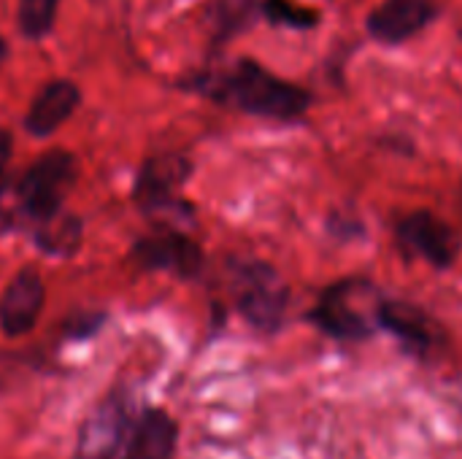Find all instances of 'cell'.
I'll use <instances>...</instances> for the list:
<instances>
[{"mask_svg": "<svg viewBox=\"0 0 462 459\" xmlns=\"http://www.w3.org/2000/svg\"><path fill=\"white\" fill-rule=\"evenodd\" d=\"M46 289L35 271H19L0 298V327L5 335L16 338L35 327L43 311Z\"/></svg>", "mask_w": 462, "mask_h": 459, "instance_id": "cell-10", "label": "cell"}, {"mask_svg": "<svg viewBox=\"0 0 462 459\" xmlns=\"http://www.w3.org/2000/svg\"><path fill=\"white\" fill-rule=\"evenodd\" d=\"M395 241L409 257H420L436 271H447L462 252L460 233L439 214L417 208L395 222Z\"/></svg>", "mask_w": 462, "mask_h": 459, "instance_id": "cell-5", "label": "cell"}, {"mask_svg": "<svg viewBox=\"0 0 462 459\" xmlns=\"http://www.w3.org/2000/svg\"><path fill=\"white\" fill-rule=\"evenodd\" d=\"M81 103V92L73 81L68 78H54L49 81L32 100L27 116H24V127L30 135L35 138H46L51 135L57 127H62L70 114L79 108Z\"/></svg>", "mask_w": 462, "mask_h": 459, "instance_id": "cell-12", "label": "cell"}, {"mask_svg": "<svg viewBox=\"0 0 462 459\" xmlns=\"http://www.w3.org/2000/svg\"><path fill=\"white\" fill-rule=\"evenodd\" d=\"M0 54H3V43H0Z\"/></svg>", "mask_w": 462, "mask_h": 459, "instance_id": "cell-20", "label": "cell"}, {"mask_svg": "<svg viewBox=\"0 0 462 459\" xmlns=\"http://www.w3.org/2000/svg\"><path fill=\"white\" fill-rule=\"evenodd\" d=\"M384 295L371 279L346 276L328 284L306 319L338 344H360L379 333V311Z\"/></svg>", "mask_w": 462, "mask_h": 459, "instance_id": "cell-2", "label": "cell"}, {"mask_svg": "<svg viewBox=\"0 0 462 459\" xmlns=\"http://www.w3.org/2000/svg\"><path fill=\"white\" fill-rule=\"evenodd\" d=\"M254 11H257L254 0H217L211 8V16H214L219 32L230 35V32L252 24V19L257 16Z\"/></svg>", "mask_w": 462, "mask_h": 459, "instance_id": "cell-16", "label": "cell"}, {"mask_svg": "<svg viewBox=\"0 0 462 459\" xmlns=\"http://www.w3.org/2000/svg\"><path fill=\"white\" fill-rule=\"evenodd\" d=\"M230 289H233L236 311L257 333H279L287 325L290 284L271 262L263 260L236 262Z\"/></svg>", "mask_w": 462, "mask_h": 459, "instance_id": "cell-3", "label": "cell"}, {"mask_svg": "<svg viewBox=\"0 0 462 459\" xmlns=\"http://www.w3.org/2000/svg\"><path fill=\"white\" fill-rule=\"evenodd\" d=\"M179 446V425L162 409L146 411L133 427L125 459H173Z\"/></svg>", "mask_w": 462, "mask_h": 459, "instance_id": "cell-13", "label": "cell"}, {"mask_svg": "<svg viewBox=\"0 0 462 459\" xmlns=\"http://www.w3.org/2000/svg\"><path fill=\"white\" fill-rule=\"evenodd\" d=\"M11 149H14L11 133L8 130H0V176H3V170H5V165L11 160Z\"/></svg>", "mask_w": 462, "mask_h": 459, "instance_id": "cell-18", "label": "cell"}, {"mask_svg": "<svg viewBox=\"0 0 462 459\" xmlns=\"http://www.w3.org/2000/svg\"><path fill=\"white\" fill-rule=\"evenodd\" d=\"M127 430V409L119 398L106 400L92 417L84 422L79 436L76 459H114L125 441Z\"/></svg>", "mask_w": 462, "mask_h": 459, "instance_id": "cell-11", "label": "cell"}, {"mask_svg": "<svg viewBox=\"0 0 462 459\" xmlns=\"http://www.w3.org/2000/svg\"><path fill=\"white\" fill-rule=\"evenodd\" d=\"M379 330L390 333L401 349L417 360H430L447 344L444 325L420 303L384 298L379 311Z\"/></svg>", "mask_w": 462, "mask_h": 459, "instance_id": "cell-6", "label": "cell"}, {"mask_svg": "<svg viewBox=\"0 0 462 459\" xmlns=\"http://www.w3.org/2000/svg\"><path fill=\"white\" fill-rule=\"evenodd\" d=\"M192 173V162L181 154H160L143 162L138 181H135V200L146 214H168L173 208L189 211L176 192L187 184Z\"/></svg>", "mask_w": 462, "mask_h": 459, "instance_id": "cell-7", "label": "cell"}, {"mask_svg": "<svg viewBox=\"0 0 462 459\" xmlns=\"http://www.w3.org/2000/svg\"><path fill=\"white\" fill-rule=\"evenodd\" d=\"M81 238V225L73 216H54L41 225L38 230V246L46 249L49 254H70L79 246Z\"/></svg>", "mask_w": 462, "mask_h": 459, "instance_id": "cell-14", "label": "cell"}, {"mask_svg": "<svg viewBox=\"0 0 462 459\" xmlns=\"http://www.w3.org/2000/svg\"><path fill=\"white\" fill-rule=\"evenodd\" d=\"M57 5L60 0H19L16 5V24L24 38H43L54 19H57Z\"/></svg>", "mask_w": 462, "mask_h": 459, "instance_id": "cell-15", "label": "cell"}, {"mask_svg": "<svg viewBox=\"0 0 462 459\" xmlns=\"http://www.w3.org/2000/svg\"><path fill=\"white\" fill-rule=\"evenodd\" d=\"M211 95L219 103L233 106L244 114L279 122L300 119L311 106V95L303 87L279 78L276 73L265 70L252 60H241L230 70H225L214 81Z\"/></svg>", "mask_w": 462, "mask_h": 459, "instance_id": "cell-1", "label": "cell"}, {"mask_svg": "<svg viewBox=\"0 0 462 459\" xmlns=\"http://www.w3.org/2000/svg\"><path fill=\"white\" fill-rule=\"evenodd\" d=\"M133 260L146 271H165L181 279H192L203 268V249L184 233L165 230L160 235L141 238L133 249Z\"/></svg>", "mask_w": 462, "mask_h": 459, "instance_id": "cell-8", "label": "cell"}, {"mask_svg": "<svg viewBox=\"0 0 462 459\" xmlns=\"http://www.w3.org/2000/svg\"><path fill=\"white\" fill-rule=\"evenodd\" d=\"M76 170H79L76 157L62 149L46 151L41 160H35L24 170V176L16 187L24 214L38 225L60 216V206H62L70 184L76 181Z\"/></svg>", "mask_w": 462, "mask_h": 459, "instance_id": "cell-4", "label": "cell"}, {"mask_svg": "<svg viewBox=\"0 0 462 459\" xmlns=\"http://www.w3.org/2000/svg\"><path fill=\"white\" fill-rule=\"evenodd\" d=\"M433 0H384L368 14V32L382 43H403L436 19Z\"/></svg>", "mask_w": 462, "mask_h": 459, "instance_id": "cell-9", "label": "cell"}, {"mask_svg": "<svg viewBox=\"0 0 462 459\" xmlns=\"http://www.w3.org/2000/svg\"><path fill=\"white\" fill-rule=\"evenodd\" d=\"M265 11L271 19L282 22V24H292V27H309L317 22V11H309V8H298L287 0H268L265 3Z\"/></svg>", "mask_w": 462, "mask_h": 459, "instance_id": "cell-17", "label": "cell"}, {"mask_svg": "<svg viewBox=\"0 0 462 459\" xmlns=\"http://www.w3.org/2000/svg\"><path fill=\"white\" fill-rule=\"evenodd\" d=\"M460 206H462V184H460Z\"/></svg>", "mask_w": 462, "mask_h": 459, "instance_id": "cell-19", "label": "cell"}]
</instances>
